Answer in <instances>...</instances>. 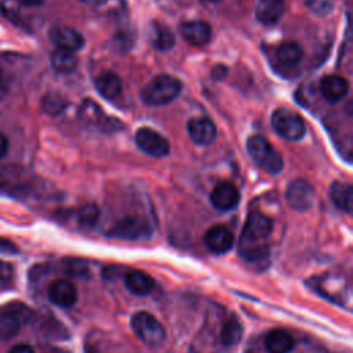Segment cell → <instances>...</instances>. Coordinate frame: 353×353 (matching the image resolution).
I'll list each match as a JSON object with an SVG mask.
<instances>
[{
    "label": "cell",
    "instance_id": "1",
    "mask_svg": "<svg viewBox=\"0 0 353 353\" xmlns=\"http://www.w3.org/2000/svg\"><path fill=\"white\" fill-rule=\"evenodd\" d=\"M273 230V222L262 212H251L241 230L239 254L248 262H258L269 255V248L263 240Z\"/></svg>",
    "mask_w": 353,
    "mask_h": 353
},
{
    "label": "cell",
    "instance_id": "2",
    "mask_svg": "<svg viewBox=\"0 0 353 353\" xmlns=\"http://www.w3.org/2000/svg\"><path fill=\"white\" fill-rule=\"evenodd\" d=\"M181 81L170 74H159L141 91V99L148 106H163L172 102L181 92Z\"/></svg>",
    "mask_w": 353,
    "mask_h": 353
},
{
    "label": "cell",
    "instance_id": "3",
    "mask_svg": "<svg viewBox=\"0 0 353 353\" xmlns=\"http://www.w3.org/2000/svg\"><path fill=\"white\" fill-rule=\"evenodd\" d=\"M247 152L252 161L269 174H279L284 167L280 153L261 135H251L247 139Z\"/></svg>",
    "mask_w": 353,
    "mask_h": 353
},
{
    "label": "cell",
    "instance_id": "4",
    "mask_svg": "<svg viewBox=\"0 0 353 353\" xmlns=\"http://www.w3.org/2000/svg\"><path fill=\"white\" fill-rule=\"evenodd\" d=\"M131 328L145 345L152 347L163 345L167 336L163 324L148 312L134 313L131 317Z\"/></svg>",
    "mask_w": 353,
    "mask_h": 353
},
{
    "label": "cell",
    "instance_id": "5",
    "mask_svg": "<svg viewBox=\"0 0 353 353\" xmlns=\"http://www.w3.org/2000/svg\"><path fill=\"white\" fill-rule=\"evenodd\" d=\"M272 127L281 138L287 141H298L306 132L302 117L287 108H279L273 112Z\"/></svg>",
    "mask_w": 353,
    "mask_h": 353
},
{
    "label": "cell",
    "instance_id": "6",
    "mask_svg": "<svg viewBox=\"0 0 353 353\" xmlns=\"http://www.w3.org/2000/svg\"><path fill=\"white\" fill-rule=\"evenodd\" d=\"M29 319L30 309L21 302H11L0 306V339L15 336Z\"/></svg>",
    "mask_w": 353,
    "mask_h": 353
},
{
    "label": "cell",
    "instance_id": "7",
    "mask_svg": "<svg viewBox=\"0 0 353 353\" xmlns=\"http://www.w3.org/2000/svg\"><path fill=\"white\" fill-rule=\"evenodd\" d=\"M79 119L84 125L98 128L103 132H114L123 128V124L117 119L109 117L92 99L83 101L79 109Z\"/></svg>",
    "mask_w": 353,
    "mask_h": 353
},
{
    "label": "cell",
    "instance_id": "8",
    "mask_svg": "<svg viewBox=\"0 0 353 353\" xmlns=\"http://www.w3.org/2000/svg\"><path fill=\"white\" fill-rule=\"evenodd\" d=\"M150 226L149 223L139 215H128L117 222H114L110 229L108 230V234L117 239H125V240H135L142 239L150 234Z\"/></svg>",
    "mask_w": 353,
    "mask_h": 353
},
{
    "label": "cell",
    "instance_id": "9",
    "mask_svg": "<svg viewBox=\"0 0 353 353\" xmlns=\"http://www.w3.org/2000/svg\"><path fill=\"white\" fill-rule=\"evenodd\" d=\"M285 200L292 210L306 211L314 204L316 192L313 186L305 179H294L287 186Z\"/></svg>",
    "mask_w": 353,
    "mask_h": 353
},
{
    "label": "cell",
    "instance_id": "10",
    "mask_svg": "<svg viewBox=\"0 0 353 353\" xmlns=\"http://www.w3.org/2000/svg\"><path fill=\"white\" fill-rule=\"evenodd\" d=\"M138 148L152 157H164L170 153V142L157 131L142 127L135 134Z\"/></svg>",
    "mask_w": 353,
    "mask_h": 353
},
{
    "label": "cell",
    "instance_id": "11",
    "mask_svg": "<svg viewBox=\"0 0 353 353\" xmlns=\"http://www.w3.org/2000/svg\"><path fill=\"white\" fill-rule=\"evenodd\" d=\"M50 41L59 50L66 51H77L84 44V37L80 32L69 26H54L48 32Z\"/></svg>",
    "mask_w": 353,
    "mask_h": 353
},
{
    "label": "cell",
    "instance_id": "12",
    "mask_svg": "<svg viewBox=\"0 0 353 353\" xmlns=\"http://www.w3.org/2000/svg\"><path fill=\"white\" fill-rule=\"evenodd\" d=\"M210 200L216 210L229 211L239 204L240 192L232 182L223 181L215 185V188L210 194Z\"/></svg>",
    "mask_w": 353,
    "mask_h": 353
},
{
    "label": "cell",
    "instance_id": "13",
    "mask_svg": "<svg viewBox=\"0 0 353 353\" xmlns=\"http://www.w3.org/2000/svg\"><path fill=\"white\" fill-rule=\"evenodd\" d=\"M188 134L194 143L205 146L214 142L216 127L208 117H192L188 121Z\"/></svg>",
    "mask_w": 353,
    "mask_h": 353
},
{
    "label": "cell",
    "instance_id": "14",
    "mask_svg": "<svg viewBox=\"0 0 353 353\" xmlns=\"http://www.w3.org/2000/svg\"><path fill=\"white\" fill-rule=\"evenodd\" d=\"M234 237L232 230L223 225L211 226L204 234V243L207 248L215 254H225L233 245Z\"/></svg>",
    "mask_w": 353,
    "mask_h": 353
},
{
    "label": "cell",
    "instance_id": "15",
    "mask_svg": "<svg viewBox=\"0 0 353 353\" xmlns=\"http://www.w3.org/2000/svg\"><path fill=\"white\" fill-rule=\"evenodd\" d=\"M48 299L59 307H70L77 301V290L69 280L59 279L50 284Z\"/></svg>",
    "mask_w": 353,
    "mask_h": 353
},
{
    "label": "cell",
    "instance_id": "16",
    "mask_svg": "<svg viewBox=\"0 0 353 353\" xmlns=\"http://www.w3.org/2000/svg\"><path fill=\"white\" fill-rule=\"evenodd\" d=\"M320 91L327 102L336 103L346 97L349 91V83L346 79L338 74H330L321 80Z\"/></svg>",
    "mask_w": 353,
    "mask_h": 353
},
{
    "label": "cell",
    "instance_id": "17",
    "mask_svg": "<svg viewBox=\"0 0 353 353\" xmlns=\"http://www.w3.org/2000/svg\"><path fill=\"white\" fill-rule=\"evenodd\" d=\"M285 11L284 0H258L255 6L256 19L266 26H272L280 21Z\"/></svg>",
    "mask_w": 353,
    "mask_h": 353
},
{
    "label": "cell",
    "instance_id": "18",
    "mask_svg": "<svg viewBox=\"0 0 353 353\" xmlns=\"http://www.w3.org/2000/svg\"><path fill=\"white\" fill-rule=\"evenodd\" d=\"M181 34L192 46H204L211 39V26L204 21H188L182 23Z\"/></svg>",
    "mask_w": 353,
    "mask_h": 353
},
{
    "label": "cell",
    "instance_id": "19",
    "mask_svg": "<svg viewBox=\"0 0 353 353\" xmlns=\"http://www.w3.org/2000/svg\"><path fill=\"white\" fill-rule=\"evenodd\" d=\"M124 284L131 294L143 296V295H148L149 292H152V290L154 287V280L148 273H145L142 270L132 269L125 273Z\"/></svg>",
    "mask_w": 353,
    "mask_h": 353
},
{
    "label": "cell",
    "instance_id": "20",
    "mask_svg": "<svg viewBox=\"0 0 353 353\" xmlns=\"http://www.w3.org/2000/svg\"><path fill=\"white\" fill-rule=\"evenodd\" d=\"M294 346L295 341L285 330H272L265 336V349L268 353H290Z\"/></svg>",
    "mask_w": 353,
    "mask_h": 353
},
{
    "label": "cell",
    "instance_id": "21",
    "mask_svg": "<svg viewBox=\"0 0 353 353\" xmlns=\"http://www.w3.org/2000/svg\"><path fill=\"white\" fill-rule=\"evenodd\" d=\"M97 91L106 99H116L123 88L120 77L113 72H103L95 79Z\"/></svg>",
    "mask_w": 353,
    "mask_h": 353
},
{
    "label": "cell",
    "instance_id": "22",
    "mask_svg": "<svg viewBox=\"0 0 353 353\" xmlns=\"http://www.w3.org/2000/svg\"><path fill=\"white\" fill-rule=\"evenodd\" d=\"M330 197L332 203L342 211L350 214L353 210V189L347 182H334L330 186Z\"/></svg>",
    "mask_w": 353,
    "mask_h": 353
},
{
    "label": "cell",
    "instance_id": "23",
    "mask_svg": "<svg viewBox=\"0 0 353 353\" xmlns=\"http://www.w3.org/2000/svg\"><path fill=\"white\" fill-rule=\"evenodd\" d=\"M149 41L156 50L167 51L172 48L175 43V37L168 26L160 22H153L149 29Z\"/></svg>",
    "mask_w": 353,
    "mask_h": 353
},
{
    "label": "cell",
    "instance_id": "24",
    "mask_svg": "<svg viewBox=\"0 0 353 353\" xmlns=\"http://www.w3.org/2000/svg\"><path fill=\"white\" fill-rule=\"evenodd\" d=\"M302 55H303L302 48L296 43H294V41L281 43L276 48V58L279 59V62L283 66H287V68L296 66L301 62Z\"/></svg>",
    "mask_w": 353,
    "mask_h": 353
},
{
    "label": "cell",
    "instance_id": "25",
    "mask_svg": "<svg viewBox=\"0 0 353 353\" xmlns=\"http://www.w3.org/2000/svg\"><path fill=\"white\" fill-rule=\"evenodd\" d=\"M51 66L58 73H70L76 69L79 61L74 52L66 50H54L51 54Z\"/></svg>",
    "mask_w": 353,
    "mask_h": 353
},
{
    "label": "cell",
    "instance_id": "26",
    "mask_svg": "<svg viewBox=\"0 0 353 353\" xmlns=\"http://www.w3.org/2000/svg\"><path fill=\"white\" fill-rule=\"evenodd\" d=\"M241 335H243V328H241L240 323L237 321V319L230 317L229 320H226L223 323V325L221 328L219 339L223 346H233L240 342Z\"/></svg>",
    "mask_w": 353,
    "mask_h": 353
},
{
    "label": "cell",
    "instance_id": "27",
    "mask_svg": "<svg viewBox=\"0 0 353 353\" xmlns=\"http://www.w3.org/2000/svg\"><path fill=\"white\" fill-rule=\"evenodd\" d=\"M41 108L43 110L50 114V116H58L61 114L65 108H66V101L65 98L61 95V94H55V92H51V94H47L43 101H41Z\"/></svg>",
    "mask_w": 353,
    "mask_h": 353
},
{
    "label": "cell",
    "instance_id": "28",
    "mask_svg": "<svg viewBox=\"0 0 353 353\" xmlns=\"http://www.w3.org/2000/svg\"><path fill=\"white\" fill-rule=\"evenodd\" d=\"M99 216V210L95 204H87L77 210L76 219L80 226L83 228H92Z\"/></svg>",
    "mask_w": 353,
    "mask_h": 353
},
{
    "label": "cell",
    "instance_id": "29",
    "mask_svg": "<svg viewBox=\"0 0 353 353\" xmlns=\"http://www.w3.org/2000/svg\"><path fill=\"white\" fill-rule=\"evenodd\" d=\"M305 6L316 15L325 17L332 11V1L331 0H303Z\"/></svg>",
    "mask_w": 353,
    "mask_h": 353
},
{
    "label": "cell",
    "instance_id": "30",
    "mask_svg": "<svg viewBox=\"0 0 353 353\" xmlns=\"http://www.w3.org/2000/svg\"><path fill=\"white\" fill-rule=\"evenodd\" d=\"M12 280V268L10 263L0 261V285H8Z\"/></svg>",
    "mask_w": 353,
    "mask_h": 353
},
{
    "label": "cell",
    "instance_id": "31",
    "mask_svg": "<svg viewBox=\"0 0 353 353\" xmlns=\"http://www.w3.org/2000/svg\"><path fill=\"white\" fill-rule=\"evenodd\" d=\"M0 252L7 255H14L18 252V247L11 240L0 237Z\"/></svg>",
    "mask_w": 353,
    "mask_h": 353
},
{
    "label": "cell",
    "instance_id": "32",
    "mask_svg": "<svg viewBox=\"0 0 353 353\" xmlns=\"http://www.w3.org/2000/svg\"><path fill=\"white\" fill-rule=\"evenodd\" d=\"M8 353H34L33 347L26 345V343H19V345H14Z\"/></svg>",
    "mask_w": 353,
    "mask_h": 353
},
{
    "label": "cell",
    "instance_id": "33",
    "mask_svg": "<svg viewBox=\"0 0 353 353\" xmlns=\"http://www.w3.org/2000/svg\"><path fill=\"white\" fill-rule=\"evenodd\" d=\"M226 73H228V69H226L223 65H218V66H215V68L212 69V76H214V79H216V80L223 79V77L226 76Z\"/></svg>",
    "mask_w": 353,
    "mask_h": 353
},
{
    "label": "cell",
    "instance_id": "34",
    "mask_svg": "<svg viewBox=\"0 0 353 353\" xmlns=\"http://www.w3.org/2000/svg\"><path fill=\"white\" fill-rule=\"evenodd\" d=\"M7 150H8V139L3 132H0V159H3L7 154Z\"/></svg>",
    "mask_w": 353,
    "mask_h": 353
},
{
    "label": "cell",
    "instance_id": "35",
    "mask_svg": "<svg viewBox=\"0 0 353 353\" xmlns=\"http://www.w3.org/2000/svg\"><path fill=\"white\" fill-rule=\"evenodd\" d=\"M79 1L88 6H101V4H105L108 0H79Z\"/></svg>",
    "mask_w": 353,
    "mask_h": 353
},
{
    "label": "cell",
    "instance_id": "36",
    "mask_svg": "<svg viewBox=\"0 0 353 353\" xmlns=\"http://www.w3.org/2000/svg\"><path fill=\"white\" fill-rule=\"evenodd\" d=\"M44 0H21V3H23L25 6H30V7H34V6H40Z\"/></svg>",
    "mask_w": 353,
    "mask_h": 353
},
{
    "label": "cell",
    "instance_id": "37",
    "mask_svg": "<svg viewBox=\"0 0 353 353\" xmlns=\"http://www.w3.org/2000/svg\"><path fill=\"white\" fill-rule=\"evenodd\" d=\"M1 87H3V74H1V69H0V91H1Z\"/></svg>",
    "mask_w": 353,
    "mask_h": 353
},
{
    "label": "cell",
    "instance_id": "38",
    "mask_svg": "<svg viewBox=\"0 0 353 353\" xmlns=\"http://www.w3.org/2000/svg\"><path fill=\"white\" fill-rule=\"evenodd\" d=\"M207 1H219V0H207Z\"/></svg>",
    "mask_w": 353,
    "mask_h": 353
}]
</instances>
